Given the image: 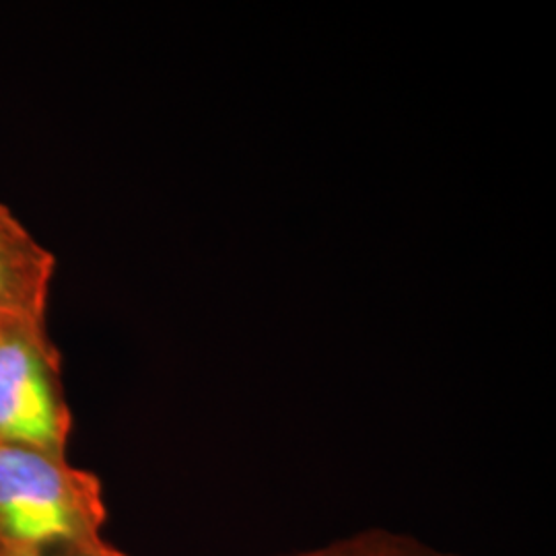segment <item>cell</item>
Segmentation results:
<instances>
[{"mask_svg":"<svg viewBox=\"0 0 556 556\" xmlns=\"http://www.w3.org/2000/svg\"><path fill=\"white\" fill-rule=\"evenodd\" d=\"M73 415L46 321H0V445L66 456Z\"/></svg>","mask_w":556,"mask_h":556,"instance_id":"7a4b0ae2","label":"cell"},{"mask_svg":"<svg viewBox=\"0 0 556 556\" xmlns=\"http://www.w3.org/2000/svg\"><path fill=\"white\" fill-rule=\"evenodd\" d=\"M54 256L0 204V321H46Z\"/></svg>","mask_w":556,"mask_h":556,"instance_id":"3957f363","label":"cell"},{"mask_svg":"<svg viewBox=\"0 0 556 556\" xmlns=\"http://www.w3.org/2000/svg\"><path fill=\"white\" fill-rule=\"evenodd\" d=\"M270 556H457L427 542L388 528H369L351 536L337 538L316 548Z\"/></svg>","mask_w":556,"mask_h":556,"instance_id":"277c9868","label":"cell"},{"mask_svg":"<svg viewBox=\"0 0 556 556\" xmlns=\"http://www.w3.org/2000/svg\"><path fill=\"white\" fill-rule=\"evenodd\" d=\"M29 556H128L124 555L118 548H114L112 544H108L105 540L93 546H83V548H66V551H52V553H40V555Z\"/></svg>","mask_w":556,"mask_h":556,"instance_id":"5b68a950","label":"cell"},{"mask_svg":"<svg viewBox=\"0 0 556 556\" xmlns=\"http://www.w3.org/2000/svg\"><path fill=\"white\" fill-rule=\"evenodd\" d=\"M100 478L68 457L0 445V556H29L103 542Z\"/></svg>","mask_w":556,"mask_h":556,"instance_id":"6da1fadb","label":"cell"}]
</instances>
